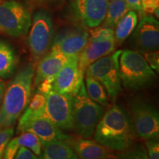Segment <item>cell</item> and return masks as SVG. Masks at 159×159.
Instances as JSON below:
<instances>
[{
    "instance_id": "6da1fadb",
    "label": "cell",
    "mask_w": 159,
    "mask_h": 159,
    "mask_svg": "<svg viewBox=\"0 0 159 159\" xmlns=\"http://www.w3.org/2000/svg\"><path fill=\"white\" fill-rule=\"evenodd\" d=\"M35 69L32 63L16 73L5 88L0 107V127H12L28 106Z\"/></svg>"
},
{
    "instance_id": "7a4b0ae2",
    "label": "cell",
    "mask_w": 159,
    "mask_h": 159,
    "mask_svg": "<svg viewBox=\"0 0 159 159\" xmlns=\"http://www.w3.org/2000/svg\"><path fill=\"white\" fill-rule=\"evenodd\" d=\"M94 141L112 151L122 152L133 146L135 138L128 114L118 105L111 106L97 123Z\"/></svg>"
},
{
    "instance_id": "3957f363",
    "label": "cell",
    "mask_w": 159,
    "mask_h": 159,
    "mask_svg": "<svg viewBox=\"0 0 159 159\" xmlns=\"http://www.w3.org/2000/svg\"><path fill=\"white\" fill-rule=\"evenodd\" d=\"M119 73L122 85L132 91L149 88L156 83L157 78L142 53L130 49L121 53Z\"/></svg>"
},
{
    "instance_id": "277c9868",
    "label": "cell",
    "mask_w": 159,
    "mask_h": 159,
    "mask_svg": "<svg viewBox=\"0 0 159 159\" xmlns=\"http://www.w3.org/2000/svg\"><path fill=\"white\" fill-rule=\"evenodd\" d=\"M103 114L102 106L89 98L83 80L78 92L72 97L73 130L80 137L90 139Z\"/></svg>"
},
{
    "instance_id": "5b68a950",
    "label": "cell",
    "mask_w": 159,
    "mask_h": 159,
    "mask_svg": "<svg viewBox=\"0 0 159 159\" xmlns=\"http://www.w3.org/2000/svg\"><path fill=\"white\" fill-rule=\"evenodd\" d=\"M128 120L135 138L158 139L159 114L156 108L144 99H133L129 105Z\"/></svg>"
},
{
    "instance_id": "8992f818",
    "label": "cell",
    "mask_w": 159,
    "mask_h": 159,
    "mask_svg": "<svg viewBox=\"0 0 159 159\" xmlns=\"http://www.w3.org/2000/svg\"><path fill=\"white\" fill-rule=\"evenodd\" d=\"M122 50L114 52L94 61L87 67L85 74L98 80L104 87L109 98L115 100L122 90L119 57Z\"/></svg>"
},
{
    "instance_id": "52a82bcc",
    "label": "cell",
    "mask_w": 159,
    "mask_h": 159,
    "mask_svg": "<svg viewBox=\"0 0 159 159\" xmlns=\"http://www.w3.org/2000/svg\"><path fill=\"white\" fill-rule=\"evenodd\" d=\"M116 48L114 30L111 27H97L91 31L88 41L78 57L80 71L84 73L87 67L94 61L113 53Z\"/></svg>"
},
{
    "instance_id": "ba28073f",
    "label": "cell",
    "mask_w": 159,
    "mask_h": 159,
    "mask_svg": "<svg viewBox=\"0 0 159 159\" xmlns=\"http://www.w3.org/2000/svg\"><path fill=\"white\" fill-rule=\"evenodd\" d=\"M27 43L32 56L39 61L48 52L54 39L55 28L52 19L46 11H39L33 16Z\"/></svg>"
},
{
    "instance_id": "9c48e42d",
    "label": "cell",
    "mask_w": 159,
    "mask_h": 159,
    "mask_svg": "<svg viewBox=\"0 0 159 159\" xmlns=\"http://www.w3.org/2000/svg\"><path fill=\"white\" fill-rule=\"evenodd\" d=\"M18 133L29 132L36 136L42 147L56 141H67L70 138L52 122L43 116L38 111L26 108L20 117L17 127Z\"/></svg>"
},
{
    "instance_id": "30bf717a",
    "label": "cell",
    "mask_w": 159,
    "mask_h": 159,
    "mask_svg": "<svg viewBox=\"0 0 159 159\" xmlns=\"http://www.w3.org/2000/svg\"><path fill=\"white\" fill-rule=\"evenodd\" d=\"M32 23L30 11L21 3L7 1L0 3V33L12 37L27 35Z\"/></svg>"
},
{
    "instance_id": "8fae6325",
    "label": "cell",
    "mask_w": 159,
    "mask_h": 159,
    "mask_svg": "<svg viewBox=\"0 0 159 159\" xmlns=\"http://www.w3.org/2000/svg\"><path fill=\"white\" fill-rule=\"evenodd\" d=\"M38 111L61 130H73L72 97L52 90L43 108Z\"/></svg>"
},
{
    "instance_id": "7c38bea8",
    "label": "cell",
    "mask_w": 159,
    "mask_h": 159,
    "mask_svg": "<svg viewBox=\"0 0 159 159\" xmlns=\"http://www.w3.org/2000/svg\"><path fill=\"white\" fill-rule=\"evenodd\" d=\"M89 35L85 29L80 27L62 30L53 39L51 51L66 56H79L88 41Z\"/></svg>"
},
{
    "instance_id": "4fadbf2b",
    "label": "cell",
    "mask_w": 159,
    "mask_h": 159,
    "mask_svg": "<svg viewBox=\"0 0 159 159\" xmlns=\"http://www.w3.org/2000/svg\"><path fill=\"white\" fill-rule=\"evenodd\" d=\"M78 57L71 56L55 77L52 90L74 97L78 92L85 74L80 71Z\"/></svg>"
},
{
    "instance_id": "5bb4252c",
    "label": "cell",
    "mask_w": 159,
    "mask_h": 159,
    "mask_svg": "<svg viewBox=\"0 0 159 159\" xmlns=\"http://www.w3.org/2000/svg\"><path fill=\"white\" fill-rule=\"evenodd\" d=\"M134 30L132 42L139 52L158 51L159 45V24L152 16H147L141 19Z\"/></svg>"
},
{
    "instance_id": "9a60e30c",
    "label": "cell",
    "mask_w": 159,
    "mask_h": 159,
    "mask_svg": "<svg viewBox=\"0 0 159 159\" xmlns=\"http://www.w3.org/2000/svg\"><path fill=\"white\" fill-rule=\"evenodd\" d=\"M109 0H73L76 17L86 27L95 28L104 21Z\"/></svg>"
},
{
    "instance_id": "2e32d148",
    "label": "cell",
    "mask_w": 159,
    "mask_h": 159,
    "mask_svg": "<svg viewBox=\"0 0 159 159\" xmlns=\"http://www.w3.org/2000/svg\"><path fill=\"white\" fill-rule=\"evenodd\" d=\"M66 142L79 159H116V155L112 150L96 141L78 136L70 137Z\"/></svg>"
},
{
    "instance_id": "e0dca14e",
    "label": "cell",
    "mask_w": 159,
    "mask_h": 159,
    "mask_svg": "<svg viewBox=\"0 0 159 159\" xmlns=\"http://www.w3.org/2000/svg\"><path fill=\"white\" fill-rule=\"evenodd\" d=\"M71 56L51 51L39 60L33 77V83L37 86L40 83L49 77H55Z\"/></svg>"
},
{
    "instance_id": "ac0fdd59",
    "label": "cell",
    "mask_w": 159,
    "mask_h": 159,
    "mask_svg": "<svg viewBox=\"0 0 159 159\" xmlns=\"http://www.w3.org/2000/svg\"><path fill=\"white\" fill-rule=\"evenodd\" d=\"M38 159H79L66 141H56L43 145Z\"/></svg>"
},
{
    "instance_id": "d6986e66",
    "label": "cell",
    "mask_w": 159,
    "mask_h": 159,
    "mask_svg": "<svg viewBox=\"0 0 159 159\" xmlns=\"http://www.w3.org/2000/svg\"><path fill=\"white\" fill-rule=\"evenodd\" d=\"M18 64L14 49L9 43L0 40V77L7 79L13 75Z\"/></svg>"
},
{
    "instance_id": "ffe728a7",
    "label": "cell",
    "mask_w": 159,
    "mask_h": 159,
    "mask_svg": "<svg viewBox=\"0 0 159 159\" xmlns=\"http://www.w3.org/2000/svg\"><path fill=\"white\" fill-rule=\"evenodd\" d=\"M138 24V15L133 10L128 13L119 21L114 27V39L116 44L120 45L130 35Z\"/></svg>"
},
{
    "instance_id": "44dd1931",
    "label": "cell",
    "mask_w": 159,
    "mask_h": 159,
    "mask_svg": "<svg viewBox=\"0 0 159 159\" xmlns=\"http://www.w3.org/2000/svg\"><path fill=\"white\" fill-rule=\"evenodd\" d=\"M129 11L130 8L125 0H109L104 26L114 29L119 20Z\"/></svg>"
},
{
    "instance_id": "7402d4cb",
    "label": "cell",
    "mask_w": 159,
    "mask_h": 159,
    "mask_svg": "<svg viewBox=\"0 0 159 159\" xmlns=\"http://www.w3.org/2000/svg\"><path fill=\"white\" fill-rule=\"evenodd\" d=\"M85 90L89 98L100 105L101 106H107L108 105V97L103 85L90 75L85 74Z\"/></svg>"
},
{
    "instance_id": "603a6c76",
    "label": "cell",
    "mask_w": 159,
    "mask_h": 159,
    "mask_svg": "<svg viewBox=\"0 0 159 159\" xmlns=\"http://www.w3.org/2000/svg\"><path fill=\"white\" fill-rule=\"evenodd\" d=\"M20 147H25L29 149L35 156H39L42 151V144L41 141L36 136L32 133L24 132L21 133L19 136L16 137Z\"/></svg>"
},
{
    "instance_id": "cb8c5ba5",
    "label": "cell",
    "mask_w": 159,
    "mask_h": 159,
    "mask_svg": "<svg viewBox=\"0 0 159 159\" xmlns=\"http://www.w3.org/2000/svg\"><path fill=\"white\" fill-rule=\"evenodd\" d=\"M116 155V159H148L146 149L141 144L133 148L131 147L128 150Z\"/></svg>"
},
{
    "instance_id": "d4e9b609",
    "label": "cell",
    "mask_w": 159,
    "mask_h": 159,
    "mask_svg": "<svg viewBox=\"0 0 159 159\" xmlns=\"http://www.w3.org/2000/svg\"><path fill=\"white\" fill-rule=\"evenodd\" d=\"M14 134V128L12 127H0V159L3 156L6 147L13 138Z\"/></svg>"
},
{
    "instance_id": "484cf974",
    "label": "cell",
    "mask_w": 159,
    "mask_h": 159,
    "mask_svg": "<svg viewBox=\"0 0 159 159\" xmlns=\"http://www.w3.org/2000/svg\"><path fill=\"white\" fill-rule=\"evenodd\" d=\"M46 99H47V95L40 93L37 91L30 100V102L28 104L27 108L30 109L31 111H40L41 110L44 106L46 103Z\"/></svg>"
},
{
    "instance_id": "4316f807",
    "label": "cell",
    "mask_w": 159,
    "mask_h": 159,
    "mask_svg": "<svg viewBox=\"0 0 159 159\" xmlns=\"http://www.w3.org/2000/svg\"><path fill=\"white\" fill-rule=\"evenodd\" d=\"M146 152L148 159H159L158 139H149L145 141Z\"/></svg>"
},
{
    "instance_id": "83f0119b",
    "label": "cell",
    "mask_w": 159,
    "mask_h": 159,
    "mask_svg": "<svg viewBox=\"0 0 159 159\" xmlns=\"http://www.w3.org/2000/svg\"><path fill=\"white\" fill-rule=\"evenodd\" d=\"M20 148V145L17 141V138H12L4 151L2 159H14Z\"/></svg>"
},
{
    "instance_id": "f1b7e54d",
    "label": "cell",
    "mask_w": 159,
    "mask_h": 159,
    "mask_svg": "<svg viewBox=\"0 0 159 159\" xmlns=\"http://www.w3.org/2000/svg\"><path fill=\"white\" fill-rule=\"evenodd\" d=\"M142 54L144 56V59L148 62L149 66L153 71L158 72L159 71V57L158 52H142Z\"/></svg>"
},
{
    "instance_id": "f546056e",
    "label": "cell",
    "mask_w": 159,
    "mask_h": 159,
    "mask_svg": "<svg viewBox=\"0 0 159 159\" xmlns=\"http://www.w3.org/2000/svg\"><path fill=\"white\" fill-rule=\"evenodd\" d=\"M55 77H49V78L45 79L42 82L40 83L37 85L38 91L40 93L47 95L49 91L52 90L53 83L55 82Z\"/></svg>"
},
{
    "instance_id": "4dcf8cb0",
    "label": "cell",
    "mask_w": 159,
    "mask_h": 159,
    "mask_svg": "<svg viewBox=\"0 0 159 159\" xmlns=\"http://www.w3.org/2000/svg\"><path fill=\"white\" fill-rule=\"evenodd\" d=\"M14 159H38V156L25 147H20Z\"/></svg>"
},
{
    "instance_id": "1f68e13d",
    "label": "cell",
    "mask_w": 159,
    "mask_h": 159,
    "mask_svg": "<svg viewBox=\"0 0 159 159\" xmlns=\"http://www.w3.org/2000/svg\"><path fill=\"white\" fill-rule=\"evenodd\" d=\"M128 4L130 10L135 11H142L141 7V0H125Z\"/></svg>"
},
{
    "instance_id": "d6a6232c",
    "label": "cell",
    "mask_w": 159,
    "mask_h": 159,
    "mask_svg": "<svg viewBox=\"0 0 159 159\" xmlns=\"http://www.w3.org/2000/svg\"><path fill=\"white\" fill-rule=\"evenodd\" d=\"M5 84L2 80H0V107H1L2 102V99L4 97V94H5Z\"/></svg>"
},
{
    "instance_id": "836d02e7",
    "label": "cell",
    "mask_w": 159,
    "mask_h": 159,
    "mask_svg": "<svg viewBox=\"0 0 159 159\" xmlns=\"http://www.w3.org/2000/svg\"><path fill=\"white\" fill-rule=\"evenodd\" d=\"M36 1L40 2H54L57 0H36Z\"/></svg>"
},
{
    "instance_id": "e575fe53",
    "label": "cell",
    "mask_w": 159,
    "mask_h": 159,
    "mask_svg": "<svg viewBox=\"0 0 159 159\" xmlns=\"http://www.w3.org/2000/svg\"><path fill=\"white\" fill-rule=\"evenodd\" d=\"M2 2V0H0V3H1Z\"/></svg>"
}]
</instances>
